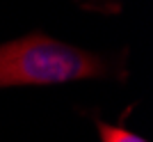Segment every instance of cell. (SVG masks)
Here are the masks:
<instances>
[{"label":"cell","instance_id":"obj_1","mask_svg":"<svg viewBox=\"0 0 153 142\" xmlns=\"http://www.w3.org/2000/svg\"><path fill=\"white\" fill-rule=\"evenodd\" d=\"M105 73L98 55L46 34H27L0 44V87L57 85Z\"/></svg>","mask_w":153,"mask_h":142},{"label":"cell","instance_id":"obj_2","mask_svg":"<svg viewBox=\"0 0 153 142\" xmlns=\"http://www.w3.org/2000/svg\"><path fill=\"white\" fill-rule=\"evenodd\" d=\"M98 133H101V142H146L137 133H130L123 126H112V124L98 122Z\"/></svg>","mask_w":153,"mask_h":142}]
</instances>
